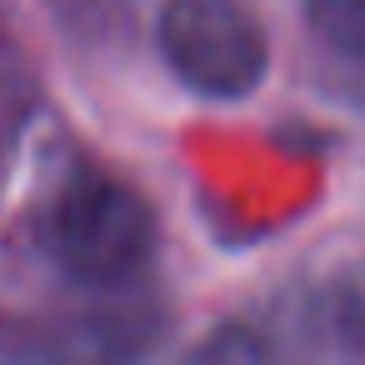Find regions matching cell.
<instances>
[{"label":"cell","mask_w":365,"mask_h":365,"mask_svg":"<svg viewBox=\"0 0 365 365\" xmlns=\"http://www.w3.org/2000/svg\"><path fill=\"white\" fill-rule=\"evenodd\" d=\"M51 250L76 280L110 285L145 260L150 210L130 185L110 175H81L51 210Z\"/></svg>","instance_id":"obj_1"},{"label":"cell","mask_w":365,"mask_h":365,"mask_svg":"<svg viewBox=\"0 0 365 365\" xmlns=\"http://www.w3.org/2000/svg\"><path fill=\"white\" fill-rule=\"evenodd\" d=\"M160 51L205 96H245L265 71V36L235 0H170Z\"/></svg>","instance_id":"obj_2"}]
</instances>
